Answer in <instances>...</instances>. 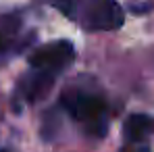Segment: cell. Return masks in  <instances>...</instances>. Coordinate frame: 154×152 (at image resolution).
<instances>
[{
	"label": "cell",
	"instance_id": "7a4b0ae2",
	"mask_svg": "<svg viewBox=\"0 0 154 152\" xmlns=\"http://www.w3.org/2000/svg\"><path fill=\"white\" fill-rule=\"evenodd\" d=\"M60 106L75 119L77 123L85 127L90 135L102 138L108 131V106L106 100L98 94L69 90L60 96Z\"/></svg>",
	"mask_w": 154,
	"mask_h": 152
},
{
	"label": "cell",
	"instance_id": "6da1fadb",
	"mask_svg": "<svg viewBox=\"0 0 154 152\" xmlns=\"http://www.w3.org/2000/svg\"><path fill=\"white\" fill-rule=\"evenodd\" d=\"M63 15L88 31H112L123 25V11L117 0H48Z\"/></svg>",
	"mask_w": 154,
	"mask_h": 152
},
{
	"label": "cell",
	"instance_id": "52a82bcc",
	"mask_svg": "<svg viewBox=\"0 0 154 152\" xmlns=\"http://www.w3.org/2000/svg\"><path fill=\"white\" fill-rule=\"evenodd\" d=\"M125 152H150V148H148L146 144L140 142V144H129V148Z\"/></svg>",
	"mask_w": 154,
	"mask_h": 152
},
{
	"label": "cell",
	"instance_id": "277c9868",
	"mask_svg": "<svg viewBox=\"0 0 154 152\" xmlns=\"http://www.w3.org/2000/svg\"><path fill=\"white\" fill-rule=\"evenodd\" d=\"M54 73L42 71V69H33L23 75V79L17 85V96L25 102H38L42 100L48 92H50L52 83H54Z\"/></svg>",
	"mask_w": 154,
	"mask_h": 152
},
{
	"label": "cell",
	"instance_id": "ba28073f",
	"mask_svg": "<svg viewBox=\"0 0 154 152\" xmlns=\"http://www.w3.org/2000/svg\"><path fill=\"white\" fill-rule=\"evenodd\" d=\"M129 8H131L133 13H148V11L152 8V4H150V2H148V4H137V6H135V4H131Z\"/></svg>",
	"mask_w": 154,
	"mask_h": 152
},
{
	"label": "cell",
	"instance_id": "3957f363",
	"mask_svg": "<svg viewBox=\"0 0 154 152\" xmlns=\"http://www.w3.org/2000/svg\"><path fill=\"white\" fill-rule=\"evenodd\" d=\"M73 56H75V48L69 40H56V42L44 44V46H40L31 52L29 67L56 75L73 63Z\"/></svg>",
	"mask_w": 154,
	"mask_h": 152
},
{
	"label": "cell",
	"instance_id": "5b68a950",
	"mask_svg": "<svg viewBox=\"0 0 154 152\" xmlns=\"http://www.w3.org/2000/svg\"><path fill=\"white\" fill-rule=\"evenodd\" d=\"M154 131V119L150 115H129L123 123V135L127 144H140Z\"/></svg>",
	"mask_w": 154,
	"mask_h": 152
},
{
	"label": "cell",
	"instance_id": "9c48e42d",
	"mask_svg": "<svg viewBox=\"0 0 154 152\" xmlns=\"http://www.w3.org/2000/svg\"><path fill=\"white\" fill-rule=\"evenodd\" d=\"M0 152H8V150H0Z\"/></svg>",
	"mask_w": 154,
	"mask_h": 152
},
{
	"label": "cell",
	"instance_id": "8992f818",
	"mask_svg": "<svg viewBox=\"0 0 154 152\" xmlns=\"http://www.w3.org/2000/svg\"><path fill=\"white\" fill-rule=\"evenodd\" d=\"M19 27H21V21L17 17H4L0 21V52L11 50V46L17 40Z\"/></svg>",
	"mask_w": 154,
	"mask_h": 152
}]
</instances>
